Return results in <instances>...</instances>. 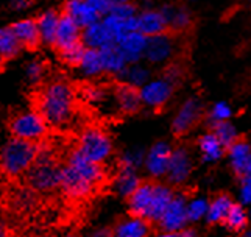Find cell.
Segmentation results:
<instances>
[{
  "mask_svg": "<svg viewBox=\"0 0 251 237\" xmlns=\"http://www.w3.org/2000/svg\"><path fill=\"white\" fill-rule=\"evenodd\" d=\"M150 231V226L147 218L133 215L131 218H126V220L120 222L114 233H112V237H147Z\"/></svg>",
  "mask_w": 251,
  "mask_h": 237,
  "instance_id": "obj_23",
  "label": "cell"
},
{
  "mask_svg": "<svg viewBox=\"0 0 251 237\" xmlns=\"http://www.w3.org/2000/svg\"><path fill=\"white\" fill-rule=\"evenodd\" d=\"M154 194V184H139L137 189L129 195V209H131L133 215L142 217L149 220L151 201Z\"/></svg>",
  "mask_w": 251,
  "mask_h": 237,
  "instance_id": "obj_19",
  "label": "cell"
},
{
  "mask_svg": "<svg viewBox=\"0 0 251 237\" xmlns=\"http://www.w3.org/2000/svg\"><path fill=\"white\" fill-rule=\"evenodd\" d=\"M59 187H61V190L69 198H74V200L86 198L88 195H91L92 190L95 189V186L89 180H86L81 173L72 169L69 164H66L61 170V183H59Z\"/></svg>",
  "mask_w": 251,
  "mask_h": 237,
  "instance_id": "obj_8",
  "label": "cell"
},
{
  "mask_svg": "<svg viewBox=\"0 0 251 237\" xmlns=\"http://www.w3.org/2000/svg\"><path fill=\"white\" fill-rule=\"evenodd\" d=\"M156 237H195V234L192 231H164Z\"/></svg>",
  "mask_w": 251,
  "mask_h": 237,
  "instance_id": "obj_43",
  "label": "cell"
},
{
  "mask_svg": "<svg viewBox=\"0 0 251 237\" xmlns=\"http://www.w3.org/2000/svg\"><path fill=\"white\" fill-rule=\"evenodd\" d=\"M139 177L136 175V169L122 167L116 178V189L120 195L129 197L139 186Z\"/></svg>",
  "mask_w": 251,
  "mask_h": 237,
  "instance_id": "obj_30",
  "label": "cell"
},
{
  "mask_svg": "<svg viewBox=\"0 0 251 237\" xmlns=\"http://www.w3.org/2000/svg\"><path fill=\"white\" fill-rule=\"evenodd\" d=\"M170 155H172V150L166 142L154 144L144 159L147 172L153 175V177H162V175H166L169 161H170Z\"/></svg>",
  "mask_w": 251,
  "mask_h": 237,
  "instance_id": "obj_12",
  "label": "cell"
},
{
  "mask_svg": "<svg viewBox=\"0 0 251 237\" xmlns=\"http://www.w3.org/2000/svg\"><path fill=\"white\" fill-rule=\"evenodd\" d=\"M10 3L14 10H24L30 5V0H10Z\"/></svg>",
  "mask_w": 251,
  "mask_h": 237,
  "instance_id": "obj_44",
  "label": "cell"
},
{
  "mask_svg": "<svg viewBox=\"0 0 251 237\" xmlns=\"http://www.w3.org/2000/svg\"><path fill=\"white\" fill-rule=\"evenodd\" d=\"M200 114H201V103L197 99H187L181 105L175 119H173V130H175V133L181 134L189 131L197 124V120L200 119Z\"/></svg>",
  "mask_w": 251,
  "mask_h": 237,
  "instance_id": "obj_14",
  "label": "cell"
},
{
  "mask_svg": "<svg viewBox=\"0 0 251 237\" xmlns=\"http://www.w3.org/2000/svg\"><path fill=\"white\" fill-rule=\"evenodd\" d=\"M3 59H5V58L2 56V53H0V67H2V63H3Z\"/></svg>",
  "mask_w": 251,
  "mask_h": 237,
  "instance_id": "obj_48",
  "label": "cell"
},
{
  "mask_svg": "<svg viewBox=\"0 0 251 237\" xmlns=\"http://www.w3.org/2000/svg\"><path fill=\"white\" fill-rule=\"evenodd\" d=\"M44 75V64L41 61H33L27 67V77L31 83H39Z\"/></svg>",
  "mask_w": 251,
  "mask_h": 237,
  "instance_id": "obj_42",
  "label": "cell"
},
{
  "mask_svg": "<svg viewBox=\"0 0 251 237\" xmlns=\"http://www.w3.org/2000/svg\"><path fill=\"white\" fill-rule=\"evenodd\" d=\"M100 21H101L103 27H105V30L108 33L111 42H114V44H117L126 33L137 30L136 16L120 17L116 14H106V16H103Z\"/></svg>",
  "mask_w": 251,
  "mask_h": 237,
  "instance_id": "obj_16",
  "label": "cell"
},
{
  "mask_svg": "<svg viewBox=\"0 0 251 237\" xmlns=\"http://www.w3.org/2000/svg\"><path fill=\"white\" fill-rule=\"evenodd\" d=\"M64 237H75V236H72V234H67V236H64Z\"/></svg>",
  "mask_w": 251,
  "mask_h": 237,
  "instance_id": "obj_49",
  "label": "cell"
},
{
  "mask_svg": "<svg viewBox=\"0 0 251 237\" xmlns=\"http://www.w3.org/2000/svg\"><path fill=\"white\" fill-rule=\"evenodd\" d=\"M251 159V148L247 142L236 140L229 145V162L234 172L244 175L248 167V162Z\"/></svg>",
  "mask_w": 251,
  "mask_h": 237,
  "instance_id": "obj_25",
  "label": "cell"
},
{
  "mask_svg": "<svg viewBox=\"0 0 251 237\" xmlns=\"http://www.w3.org/2000/svg\"><path fill=\"white\" fill-rule=\"evenodd\" d=\"M164 14H166V19H167V27L175 31L186 30L190 25V13L183 6L166 8Z\"/></svg>",
  "mask_w": 251,
  "mask_h": 237,
  "instance_id": "obj_32",
  "label": "cell"
},
{
  "mask_svg": "<svg viewBox=\"0 0 251 237\" xmlns=\"http://www.w3.org/2000/svg\"><path fill=\"white\" fill-rule=\"evenodd\" d=\"M172 198H173V192L167 186H162V184H154V194H153V201H151L149 220L158 222L161 218V215H162V212L169 206Z\"/></svg>",
  "mask_w": 251,
  "mask_h": 237,
  "instance_id": "obj_26",
  "label": "cell"
},
{
  "mask_svg": "<svg viewBox=\"0 0 251 237\" xmlns=\"http://www.w3.org/2000/svg\"><path fill=\"white\" fill-rule=\"evenodd\" d=\"M173 92V81L167 77L156 78V80H149L141 87V100L144 105L150 108H161L164 106L172 97Z\"/></svg>",
  "mask_w": 251,
  "mask_h": 237,
  "instance_id": "obj_7",
  "label": "cell"
},
{
  "mask_svg": "<svg viewBox=\"0 0 251 237\" xmlns=\"http://www.w3.org/2000/svg\"><path fill=\"white\" fill-rule=\"evenodd\" d=\"M88 237H112V233L109 230H97L92 231Z\"/></svg>",
  "mask_w": 251,
  "mask_h": 237,
  "instance_id": "obj_45",
  "label": "cell"
},
{
  "mask_svg": "<svg viewBox=\"0 0 251 237\" xmlns=\"http://www.w3.org/2000/svg\"><path fill=\"white\" fill-rule=\"evenodd\" d=\"M214 134L217 136V139L223 144V147H229L232 142H236V139H237V131L234 125H231L228 120L215 124Z\"/></svg>",
  "mask_w": 251,
  "mask_h": 237,
  "instance_id": "obj_36",
  "label": "cell"
},
{
  "mask_svg": "<svg viewBox=\"0 0 251 237\" xmlns=\"http://www.w3.org/2000/svg\"><path fill=\"white\" fill-rule=\"evenodd\" d=\"M75 105V91L66 80L50 81L36 94V111L53 128H64L72 124L76 114Z\"/></svg>",
  "mask_w": 251,
  "mask_h": 237,
  "instance_id": "obj_1",
  "label": "cell"
},
{
  "mask_svg": "<svg viewBox=\"0 0 251 237\" xmlns=\"http://www.w3.org/2000/svg\"><path fill=\"white\" fill-rule=\"evenodd\" d=\"M119 78L120 80H124V83L133 86V87H142L147 81L150 80V72L147 67L134 63L129 67L126 66L124 69V72L119 75Z\"/></svg>",
  "mask_w": 251,
  "mask_h": 237,
  "instance_id": "obj_31",
  "label": "cell"
},
{
  "mask_svg": "<svg viewBox=\"0 0 251 237\" xmlns=\"http://www.w3.org/2000/svg\"><path fill=\"white\" fill-rule=\"evenodd\" d=\"M81 42L84 47H91V49H101V47L108 46V44H114V42H111L101 21H97V22L88 25L86 28H83Z\"/></svg>",
  "mask_w": 251,
  "mask_h": 237,
  "instance_id": "obj_24",
  "label": "cell"
},
{
  "mask_svg": "<svg viewBox=\"0 0 251 237\" xmlns=\"http://www.w3.org/2000/svg\"><path fill=\"white\" fill-rule=\"evenodd\" d=\"M189 2H198V0H189Z\"/></svg>",
  "mask_w": 251,
  "mask_h": 237,
  "instance_id": "obj_50",
  "label": "cell"
},
{
  "mask_svg": "<svg viewBox=\"0 0 251 237\" xmlns=\"http://www.w3.org/2000/svg\"><path fill=\"white\" fill-rule=\"evenodd\" d=\"M84 46L83 42L76 44V46L71 47V49H66L63 52H59V55H61V59L64 61L66 64L69 66H78L80 61L83 58V53H84Z\"/></svg>",
  "mask_w": 251,
  "mask_h": 237,
  "instance_id": "obj_38",
  "label": "cell"
},
{
  "mask_svg": "<svg viewBox=\"0 0 251 237\" xmlns=\"http://www.w3.org/2000/svg\"><path fill=\"white\" fill-rule=\"evenodd\" d=\"M61 170L63 167L51 155L50 147L41 144L38 145L36 161L27 172V183L33 190L38 192L55 190L61 183Z\"/></svg>",
  "mask_w": 251,
  "mask_h": 237,
  "instance_id": "obj_2",
  "label": "cell"
},
{
  "mask_svg": "<svg viewBox=\"0 0 251 237\" xmlns=\"http://www.w3.org/2000/svg\"><path fill=\"white\" fill-rule=\"evenodd\" d=\"M10 130L14 137L39 142L46 137L49 125L38 111H27L16 114L11 119Z\"/></svg>",
  "mask_w": 251,
  "mask_h": 237,
  "instance_id": "obj_5",
  "label": "cell"
},
{
  "mask_svg": "<svg viewBox=\"0 0 251 237\" xmlns=\"http://www.w3.org/2000/svg\"><path fill=\"white\" fill-rule=\"evenodd\" d=\"M64 13L71 16L81 30L101 19L100 14L88 3V0H67Z\"/></svg>",
  "mask_w": 251,
  "mask_h": 237,
  "instance_id": "obj_20",
  "label": "cell"
},
{
  "mask_svg": "<svg viewBox=\"0 0 251 237\" xmlns=\"http://www.w3.org/2000/svg\"><path fill=\"white\" fill-rule=\"evenodd\" d=\"M240 200L244 205L251 206V159L248 162V167L244 172V180L240 186Z\"/></svg>",
  "mask_w": 251,
  "mask_h": 237,
  "instance_id": "obj_39",
  "label": "cell"
},
{
  "mask_svg": "<svg viewBox=\"0 0 251 237\" xmlns=\"http://www.w3.org/2000/svg\"><path fill=\"white\" fill-rule=\"evenodd\" d=\"M117 47L122 52L128 64L137 63L141 58L145 55V47H147V36L141 31H129L125 36L117 42Z\"/></svg>",
  "mask_w": 251,
  "mask_h": 237,
  "instance_id": "obj_13",
  "label": "cell"
},
{
  "mask_svg": "<svg viewBox=\"0 0 251 237\" xmlns=\"http://www.w3.org/2000/svg\"><path fill=\"white\" fill-rule=\"evenodd\" d=\"M38 144L31 140L14 137L6 142L0 153V165L10 177H19L27 173L28 169L36 161Z\"/></svg>",
  "mask_w": 251,
  "mask_h": 237,
  "instance_id": "obj_3",
  "label": "cell"
},
{
  "mask_svg": "<svg viewBox=\"0 0 251 237\" xmlns=\"http://www.w3.org/2000/svg\"><path fill=\"white\" fill-rule=\"evenodd\" d=\"M78 150L88 158V159L103 164L112 152V144L109 136L97 127L86 128L80 136Z\"/></svg>",
  "mask_w": 251,
  "mask_h": 237,
  "instance_id": "obj_4",
  "label": "cell"
},
{
  "mask_svg": "<svg viewBox=\"0 0 251 237\" xmlns=\"http://www.w3.org/2000/svg\"><path fill=\"white\" fill-rule=\"evenodd\" d=\"M80 69L83 75L89 77V78H95L100 74H103V66H101V58H100V52L99 49H91L86 47L83 58L80 61Z\"/></svg>",
  "mask_w": 251,
  "mask_h": 237,
  "instance_id": "obj_27",
  "label": "cell"
},
{
  "mask_svg": "<svg viewBox=\"0 0 251 237\" xmlns=\"http://www.w3.org/2000/svg\"><path fill=\"white\" fill-rule=\"evenodd\" d=\"M136 24L137 31L145 34L147 38L154 36V34H161L169 28L166 14H164V11L156 10H147L139 16H136Z\"/></svg>",
  "mask_w": 251,
  "mask_h": 237,
  "instance_id": "obj_17",
  "label": "cell"
},
{
  "mask_svg": "<svg viewBox=\"0 0 251 237\" xmlns=\"http://www.w3.org/2000/svg\"><path fill=\"white\" fill-rule=\"evenodd\" d=\"M100 58H101V66L103 72L111 74V75H120L124 72V69L128 66L125 56L117 47V44H108V46L99 49Z\"/></svg>",
  "mask_w": 251,
  "mask_h": 237,
  "instance_id": "obj_21",
  "label": "cell"
},
{
  "mask_svg": "<svg viewBox=\"0 0 251 237\" xmlns=\"http://www.w3.org/2000/svg\"><path fill=\"white\" fill-rule=\"evenodd\" d=\"M21 42L17 41L14 31L10 28H0V53L5 59L13 58L19 53L21 50Z\"/></svg>",
  "mask_w": 251,
  "mask_h": 237,
  "instance_id": "obj_33",
  "label": "cell"
},
{
  "mask_svg": "<svg viewBox=\"0 0 251 237\" xmlns=\"http://www.w3.org/2000/svg\"><path fill=\"white\" fill-rule=\"evenodd\" d=\"M242 237H251V230H250V231H247V233H245L244 236H242Z\"/></svg>",
  "mask_w": 251,
  "mask_h": 237,
  "instance_id": "obj_47",
  "label": "cell"
},
{
  "mask_svg": "<svg viewBox=\"0 0 251 237\" xmlns=\"http://www.w3.org/2000/svg\"><path fill=\"white\" fill-rule=\"evenodd\" d=\"M0 237H8L6 228H5V225L2 222H0Z\"/></svg>",
  "mask_w": 251,
  "mask_h": 237,
  "instance_id": "obj_46",
  "label": "cell"
},
{
  "mask_svg": "<svg viewBox=\"0 0 251 237\" xmlns=\"http://www.w3.org/2000/svg\"><path fill=\"white\" fill-rule=\"evenodd\" d=\"M247 220H248V215L245 212V209L240 205H231L223 222L226 223V226L229 228V230L239 231V230H242V228H245Z\"/></svg>",
  "mask_w": 251,
  "mask_h": 237,
  "instance_id": "obj_35",
  "label": "cell"
},
{
  "mask_svg": "<svg viewBox=\"0 0 251 237\" xmlns=\"http://www.w3.org/2000/svg\"><path fill=\"white\" fill-rule=\"evenodd\" d=\"M231 117V108L228 103L225 102H219L215 103L212 109H211V119L215 122V124H219V122H225Z\"/></svg>",
  "mask_w": 251,
  "mask_h": 237,
  "instance_id": "obj_40",
  "label": "cell"
},
{
  "mask_svg": "<svg viewBox=\"0 0 251 237\" xmlns=\"http://www.w3.org/2000/svg\"><path fill=\"white\" fill-rule=\"evenodd\" d=\"M175 52L176 41L164 31L161 34H154V36L147 38L144 58L149 59L151 64H164L175 56Z\"/></svg>",
  "mask_w": 251,
  "mask_h": 237,
  "instance_id": "obj_6",
  "label": "cell"
},
{
  "mask_svg": "<svg viewBox=\"0 0 251 237\" xmlns=\"http://www.w3.org/2000/svg\"><path fill=\"white\" fill-rule=\"evenodd\" d=\"M145 156L142 155L141 150H133L124 155L122 158V167H129V169H137L144 162Z\"/></svg>",
  "mask_w": 251,
  "mask_h": 237,
  "instance_id": "obj_41",
  "label": "cell"
},
{
  "mask_svg": "<svg viewBox=\"0 0 251 237\" xmlns=\"http://www.w3.org/2000/svg\"><path fill=\"white\" fill-rule=\"evenodd\" d=\"M207 206H209V203H207L204 198L190 200L187 203V218L192 222H197V220H200V218L206 217Z\"/></svg>",
  "mask_w": 251,
  "mask_h": 237,
  "instance_id": "obj_37",
  "label": "cell"
},
{
  "mask_svg": "<svg viewBox=\"0 0 251 237\" xmlns=\"http://www.w3.org/2000/svg\"><path fill=\"white\" fill-rule=\"evenodd\" d=\"M190 170H192V159H190V155L184 148H178V150L172 152L167 173H166L169 180L173 184L184 183L189 178Z\"/></svg>",
  "mask_w": 251,
  "mask_h": 237,
  "instance_id": "obj_15",
  "label": "cell"
},
{
  "mask_svg": "<svg viewBox=\"0 0 251 237\" xmlns=\"http://www.w3.org/2000/svg\"><path fill=\"white\" fill-rule=\"evenodd\" d=\"M116 100V108L117 111L124 114H133L141 108L142 100L141 94L137 91V87H133L126 83L116 86V89L112 91Z\"/></svg>",
  "mask_w": 251,
  "mask_h": 237,
  "instance_id": "obj_18",
  "label": "cell"
},
{
  "mask_svg": "<svg viewBox=\"0 0 251 237\" xmlns=\"http://www.w3.org/2000/svg\"><path fill=\"white\" fill-rule=\"evenodd\" d=\"M231 200L228 197H217L212 203H209L207 206V212H206V218L212 223H217V222H223L225 217H226L228 211L231 208Z\"/></svg>",
  "mask_w": 251,
  "mask_h": 237,
  "instance_id": "obj_34",
  "label": "cell"
},
{
  "mask_svg": "<svg viewBox=\"0 0 251 237\" xmlns=\"http://www.w3.org/2000/svg\"><path fill=\"white\" fill-rule=\"evenodd\" d=\"M67 164L78 173H81L86 180H89L95 187H97L99 184L103 181V178H105V172H103V169H101V164L88 159V158H86L78 148L69 155Z\"/></svg>",
  "mask_w": 251,
  "mask_h": 237,
  "instance_id": "obj_11",
  "label": "cell"
},
{
  "mask_svg": "<svg viewBox=\"0 0 251 237\" xmlns=\"http://www.w3.org/2000/svg\"><path fill=\"white\" fill-rule=\"evenodd\" d=\"M11 30L14 31L17 41L21 42V46L27 49H36L41 42V34L38 28V22L33 19H25L16 22Z\"/></svg>",
  "mask_w": 251,
  "mask_h": 237,
  "instance_id": "obj_22",
  "label": "cell"
},
{
  "mask_svg": "<svg viewBox=\"0 0 251 237\" xmlns=\"http://www.w3.org/2000/svg\"><path fill=\"white\" fill-rule=\"evenodd\" d=\"M58 21H59V14L55 11H46L44 14L39 16V19L36 22L41 34V42L53 44L56 28H58Z\"/></svg>",
  "mask_w": 251,
  "mask_h": 237,
  "instance_id": "obj_29",
  "label": "cell"
},
{
  "mask_svg": "<svg viewBox=\"0 0 251 237\" xmlns=\"http://www.w3.org/2000/svg\"><path fill=\"white\" fill-rule=\"evenodd\" d=\"M80 42H81V27L69 14L66 13L59 14L58 28L51 46H55L58 52H63Z\"/></svg>",
  "mask_w": 251,
  "mask_h": 237,
  "instance_id": "obj_10",
  "label": "cell"
},
{
  "mask_svg": "<svg viewBox=\"0 0 251 237\" xmlns=\"http://www.w3.org/2000/svg\"><path fill=\"white\" fill-rule=\"evenodd\" d=\"M159 225L164 231H181L187 225V201L181 195H173L169 206L159 218Z\"/></svg>",
  "mask_w": 251,
  "mask_h": 237,
  "instance_id": "obj_9",
  "label": "cell"
},
{
  "mask_svg": "<svg viewBox=\"0 0 251 237\" xmlns=\"http://www.w3.org/2000/svg\"><path fill=\"white\" fill-rule=\"evenodd\" d=\"M198 147H200V152L203 155V159L207 162H214L222 158L223 155V144L217 139L214 133H207L203 134L200 142H198Z\"/></svg>",
  "mask_w": 251,
  "mask_h": 237,
  "instance_id": "obj_28",
  "label": "cell"
}]
</instances>
